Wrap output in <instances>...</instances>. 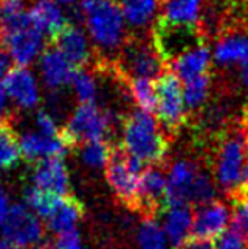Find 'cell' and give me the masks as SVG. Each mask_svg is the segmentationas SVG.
Wrapping results in <instances>:
<instances>
[{"mask_svg":"<svg viewBox=\"0 0 248 249\" xmlns=\"http://www.w3.org/2000/svg\"><path fill=\"white\" fill-rule=\"evenodd\" d=\"M122 142L125 152L142 164L161 166L168 156V139L152 115L136 109L123 119Z\"/></svg>","mask_w":248,"mask_h":249,"instance_id":"6da1fadb","label":"cell"},{"mask_svg":"<svg viewBox=\"0 0 248 249\" xmlns=\"http://www.w3.org/2000/svg\"><path fill=\"white\" fill-rule=\"evenodd\" d=\"M81 15L90 38L100 49L113 52L123 48L125 18L115 0H82Z\"/></svg>","mask_w":248,"mask_h":249,"instance_id":"7a4b0ae2","label":"cell"},{"mask_svg":"<svg viewBox=\"0 0 248 249\" xmlns=\"http://www.w3.org/2000/svg\"><path fill=\"white\" fill-rule=\"evenodd\" d=\"M248 119H244L236 126L223 131L215 155V178L221 189L231 196L242 183L245 150H247Z\"/></svg>","mask_w":248,"mask_h":249,"instance_id":"3957f363","label":"cell"},{"mask_svg":"<svg viewBox=\"0 0 248 249\" xmlns=\"http://www.w3.org/2000/svg\"><path fill=\"white\" fill-rule=\"evenodd\" d=\"M113 123V114L103 112L95 103H81L58 136L67 148L81 147L87 142L101 141Z\"/></svg>","mask_w":248,"mask_h":249,"instance_id":"277c9868","label":"cell"},{"mask_svg":"<svg viewBox=\"0 0 248 249\" xmlns=\"http://www.w3.org/2000/svg\"><path fill=\"white\" fill-rule=\"evenodd\" d=\"M142 162L130 156L125 148L114 145L106 164V180L115 197L128 208H138Z\"/></svg>","mask_w":248,"mask_h":249,"instance_id":"5b68a950","label":"cell"},{"mask_svg":"<svg viewBox=\"0 0 248 249\" xmlns=\"http://www.w3.org/2000/svg\"><path fill=\"white\" fill-rule=\"evenodd\" d=\"M156 115L168 133H177L187 123L184 85L172 70H166L156 81Z\"/></svg>","mask_w":248,"mask_h":249,"instance_id":"8992f818","label":"cell"},{"mask_svg":"<svg viewBox=\"0 0 248 249\" xmlns=\"http://www.w3.org/2000/svg\"><path fill=\"white\" fill-rule=\"evenodd\" d=\"M152 44L165 65H171L185 52L204 44V36L198 25L169 24L158 19L152 29Z\"/></svg>","mask_w":248,"mask_h":249,"instance_id":"52a82bcc","label":"cell"},{"mask_svg":"<svg viewBox=\"0 0 248 249\" xmlns=\"http://www.w3.org/2000/svg\"><path fill=\"white\" fill-rule=\"evenodd\" d=\"M120 54L119 63L115 67L128 81L136 77L153 79L166 71V65L153 48L152 41H146L142 38L127 40Z\"/></svg>","mask_w":248,"mask_h":249,"instance_id":"ba28073f","label":"cell"},{"mask_svg":"<svg viewBox=\"0 0 248 249\" xmlns=\"http://www.w3.org/2000/svg\"><path fill=\"white\" fill-rule=\"evenodd\" d=\"M3 238L16 249H29L43 240V224L29 207L15 204L3 222Z\"/></svg>","mask_w":248,"mask_h":249,"instance_id":"9c48e42d","label":"cell"},{"mask_svg":"<svg viewBox=\"0 0 248 249\" xmlns=\"http://www.w3.org/2000/svg\"><path fill=\"white\" fill-rule=\"evenodd\" d=\"M44 35L43 32L32 22H27L6 34H0V43H2L11 60L18 67H27L37 58L44 46Z\"/></svg>","mask_w":248,"mask_h":249,"instance_id":"30bf717a","label":"cell"},{"mask_svg":"<svg viewBox=\"0 0 248 249\" xmlns=\"http://www.w3.org/2000/svg\"><path fill=\"white\" fill-rule=\"evenodd\" d=\"M166 188L168 177L160 166H150L146 169L141 175L136 212H139L144 218H155V214L160 212V207L165 205Z\"/></svg>","mask_w":248,"mask_h":249,"instance_id":"8fae6325","label":"cell"},{"mask_svg":"<svg viewBox=\"0 0 248 249\" xmlns=\"http://www.w3.org/2000/svg\"><path fill=\"white\" fill-rule=\"evenodd\" d=\"M231 210L223 202H209L201 205L193 218V233L199 238H220L226 232L231 219Z\"/></svg>","mask_w":248,"mask_h":249,"instance_id":"7c38bea8","label":"cell"},{"mask_svg":"<svg viewBox=\"0 0 248 249\" xmlns=\"http://www.w3.org/2000/svg\"><path fill=\"white\" fill-rule=\"evenodd\" d=\"M201 170L196 164L190 161H177L169 170L168 175V188L165 207L172 205H188L191 199V189L196 177Z\"/></svg>","mask_w":248,"mask_h":249,"instance_id":"4fadbf2b","label":"cell"},{"mask_svg":"<svg viewBox=\"0 0 248 249\" xmlns=\"http://www.w3.org/2000/svg\"><path fill=\"white\" fill-rule=\"evenodd\" d=\"M6 96L11 98L19 107L32 109L40 101V91L34 74L25 67H13L2 79Z\"/></svg>","mask_w":248,"mask_h":249,"instance_id":"5bb4252c","label":"cell"},{"mask_svg":"<svg viewBox=\"0 0 248 249\" xmlns=\"http://www.w3.org/2000/svg\"><path fill=\"white\" fill-rule=\"evenodd\" d=\"M68 170L62 156L38 161L32 172V186L60 196V197L68 194Z\"/></svg>","mask_w":248,"mask_h":249,"instance_id":"9a60e30c","label":"cell"},{"mask_svg":"<svg viewBox=\"0 0 248 249\" xmlns=\"http://www.w3.org/2000/svg\"><path fill=\"white\" fill-rule=\"evenodd\" d=\"M41 76L44 84L52 90H58L73 82V77L77 73L75 67L56 46H48L41 55Z\"/></svg>","mask_w":248,"mask_h":249,"instance_id":"2e32d148","label":"cell"},{"mask_svg":"<svg viewBox=\"0 0 248 249\" xmlns=\"http://www.w3.org/2000/svg\"><path fill=\"white\" fill-rule=\"evenodd\" d=\"M52 44L68 58L77 68H86L90 58H92V48L87 40L86 34L77 25L68 24L60 34H58Z\"/></svg>","mask_w":248,"mask_h":249,"instance_id":"e0dca14e","label":"cell"},{"mask_svg":"<svg viewBox=\"0 0 248 249\" xmlns=\"http://www.w3.org/2000/svg\"><path fill=\"white\" fill-rule=\"evenodd\" d=\"M19 145H21V155L30 162L62 156L67 150L60 136H48L40 131H27L19 137Z\"/></svg>","mask_w":248,"mask_h":249,"instance_id":"ac0fdd59","label":"cell"},{"mask_svg":"<svg viewBox=\"0 0 248 249\" xmlns=\"http://www.w3.org/2000/svg\"><path fill=\"white\" fill-rule=\"evenodd\" d=\"M84 214H86V208H84L82 202L76 199L75 196L67 194L58 200L54 212L48 216L46 224L49 231L62 235L65 232L76 231L77 222L84 218Z\"/></svg>","mask_w":248,"mask_h":249,"instance_id":"d6986e66","label":"cell"},{"mask_svg":"<svg viewBox=\"0 0 248 249\" xmlns=\"http://www.w3.org/2000/svg\"><path fill=\"white\" fill-rule=\"evenodd\" d=\"M32 22L52 41L70 24L56 0H38L29 10Z\"/></svg>","mask_w":248,"mask_h":249,"instance_id":"ffe728a7","label":"cell"},{"mask_svg":"<svg viewBox=\"0 0 248 249\" xmlns=\"http://www.w3.org/2000/svg\"><path fill=\"white\" fill-rule=\"evenodd\" d=\"M125 21L136 30H146L158 15L165 0H115Z\"/></svg>","mask_w":248,"mask_h":249,"instance_id":"44dd1931","label":"cell"},{"mask_svg":"<svg viewBox=\"0 0 248 249\" xmlns=\"http://www.w3.org/2000/svg\"><path fill=\"white\" fill-rule=\"evenodd\" d=\"M194 214L188 205L165 207V222L163 229L168 240L174 246H180L188 238V233L193 231Z\"/></svg>","mask_w":248,"mask_h":249,"instance_id":"7402d4cb","label":"cell"},{"mask_svg":"<svg viewBox=\"0 0 248 249\" xmlns=\"http://www.w3.org/2000/svg\"><path fill=\"white\" fill-rule=\"evenodd\" d=\"M209 63H210V54H209L207 46L202 44L185 52V54L180 55L179 58H175L171 63V67L179 79L182 82H185V81L194 79V77H198L201 74L210 73V71H209Z\"/></svg>","mask_w":248,"mask_h":249,"instance_id":"603a6c76","label":"cell"},{"mask_svg":"<svg viewBox=\"0 0 248 249\" xmlns=\"http://www.w3.org/2000/svg\"><path fill=\"white\" fill-rule=\"evenodd\" d=\"M202 0H165L160 21L179 25H196Z\"/></svg>","mask_w":248,"mask_h":249,"instance_id":"cb8c5ba5","label":"cell"},{"mask_svg":"<svg viewBox=\"0 0 248 249\" xmlns=\"http://www.w3.org/2000/svg\"><path fill=\"white\" fill-rule=\"evenodd\" d=\"M21 158V145L8 119L0 117V172L8 170Z\"/></svg>","mask_w":248,"mask_h":249,"instance_id":"d4e9b609","label":"cell"},{"mask_svg":"<svg viewBox=\"0 0 248 249\" xmlns=\"http://www.w3.org/2000/svg\"><path fill=\"white\" fill-rule=\"evenodd\" d=\"M248 58V38L232 35L223 38L215 48V60L221 65L244 63Z\"/></svg>","mask_w":248,"mask_h":249,"instance_id":"484cf974","label":"cell"},{"mask_svg":"<svg viewBox=\"0 0 248 249\" xmlns=\"http://www.w3.org/2000/svg\"><path fill=\"white\" fill-rule=\"evenodd\" d=\"M130 95L139 109L152 114L156 110V82L147 77H136L128 81Z\"/></svg>","mask_w":248,"mask_h":249,"instance_id":"4316f807","label":"cell"},{"mask_svg":"<svg viewBox=\"0 0 248 249\" xmlns=\"http://www.w3.org/2000/svg\"><path fill=\"white\" fill-rule=\"evenodd\" d=\"M139 249H166L168 237L155 218H144L138 229Z\"/></svg>","mask_w":248,"mask_h":249,"instance_id":"83f0119b","label":"cell"},{"mask_svg":"<svg viewBox=\"0 0 248 249\" xmlns=\"http://www.w3.org/2000/svg\"><path fill=\"white\" fill-rule=\"evenodd\" d=\"M24 199H25V204H27V207L32 210V212L38 216H41L44 219H48V216L54 212V208L57 207L58 200L62 197L60 196L52 194V193L43 191V189L37 188V186H30L25 189Z\"/></svg>","mask_w":248,"mask_h":249,"instance_id":"f1b7e54d","label":"cell"},{"mask_svg":"<svg viewBox=\"0 0 248 249\" xmlns=\"http://www.w3.org/2000/svg\"><path fill=\"white\" fill-rule=\"evenodd\" d=\"M184 85V96L188 110H198L207 101L209 89H210V73L201 74L190 81L182 82Z\"/></svg>","mask_w":248,"mask_h":249,"instance_id":"f546056e","label":"cell"},{"mask_svg":"<svg viewBox=\"0 0 248 249\" xmlns=\"http://www.w3.org/2000/svg\"><path fill=\"white\" fill-rule=\"evenodd\" d=\"M113 147L106 141H94L81 145V160L84 164L92 169H101L106 167Z\"/></svg>","mask_w":248,"mask_h":249,"instance_id":"4dcf8cb0","label":"cell"},{"mask_svg":"<svg viewBox=\"0 0 248 249\" xmlns=\"http://www.w3.org/2000/svg\"><path fill=\"white\" fill-rule=\"evenodd\" d=\"M71 85H73L76 98L79 103H95L98 87H96L95 77L90 74L89 71H86L84 68L77 70Z\"/></svg>","mask_w":248,"mask_h":249,"instance_id":"1f68e13d","label":"cell"},{"mask_svg":"<svg viewBox=\"0 0 248 249\" xmlns=\"http://www.w3.org/2000/svg\"><path fill=\"white\" fill-rule=\"evenodd\" d=\"M35 126L40 133L48 136H58V131H60L57 128L54 117L48 110H38L35 114Z\"/></svg>","mask_w":248,"mask_h":249,"instance_id":"d6a6232c","label":"cell"},{"mask_svg":"<svg viewBox=\"0 0 248 249\" xmlns=\"http://www.w3.org/2000/svg\"><path fill=\"white\" fill-rule=\"evenodd\" d=\"M245 248H247V243L244 237L239 232L234 231L232 227L221 235L217 243V249H245Z\"/></svg>","mask_w":248,"mask_h":249,"instance_id":"836d02e7","label":"cell"},{"mask_svg":"<svg viewBox=\"0 0 248 249\" xmlns=\"http://www.w3.org/2000/svg\"><path fill=\"white\" fill-rule=\"evenodd\" d=\"M54 249H86V248L81 243V237L77 231H71L58 235L57 241L54 243Z\"/></svg>","mask_w":248,"mask_h":249,"instance_id":"e575fe53","label":"cell"},{"mask_svg":"<svg viewBox=\"0 0 248 249\" xmlns=\"http://www.w3.org/2000/svg\"><path fill=\"white\" fill-rule=\"evenodd\" d=\"M179 249H217V245H213L212 240L193 237V238H187L179 246Z\"/></svg>","mask_w":248,"mask_h":249,"instance_id":"d590c367","label":"cell"},{"mask_svg":"<svg viewBox=\"0 0 248 249\" xmlns=\"http://www.w3.org/2000/svg\"><path fill=\"white\" fill-rule=\"evenodd\" d=\"M10 70H11V57L5 46L0 43V79H3Z\"/></svg>","mask_w":248,"mask_h":249,"instance_id":"8d00e7d4","label":"cell"},{"mask_svg":"<svg viewBox=\"0 0 248 249\" xmlns=\"http://www.w3.org/2000/svg\"><path fill=\"white\" fill-rule=\"evenodd\" d=\"M8 212H10L8 199H6V194L3 191L2 185H0V226H3L6 216H8Z\"/></svg>","mask_w":248,"mask_h":249,"instance_id":"74e56055","label":"cell"},{"mask_svg":"<svg viewBox=\"0 0 248 249\" xmlns=\"http://www.w3.org/2000/svg\"><path fill=\"white\" fill-rule=\"evenodd\" d=\"M240 79H242V84L248 89V58L244 63H240Z\"/></svg>","mask_w":248,"mask_h":249,"instance_id":"f35d334b","label":"cell"},{"mask_svg":"<svg viewBox=\"0 0 248 249\" xmlns=\"http://www.w3.org/2000/svg\"><path fill=\"white\" fill-rule=\"evenodd\" d=\"M5 104H6V91L3 89V85L0 84V115L5 110Z\"/></svg>","mask_w":248,"mask_h":249,"instance_id":"ab89813d","label":"cell"},{"mask_svg":"<svg viewBox=\"0 0 248 249\" xmlns=\"http://www.w3.org/2000/svg\"><path fill=\"white\" fill-rule=\"evenodd\" d=\"M56 2L62 3V5H73V3L77 2V0H56Z\"/></svg>","mask_w":248,"mask_h":249,"instance_id":"60d3db41","label":"cell"},{"mask_svg":"<svg viewBox=\"0 0 248 249\" xmlns=\"http://www.w3.org/2000/svg\"><path fill=\"white\" fill-rule=\"evenodd\" d=\"M0 16H2V0H0Z\"/></svg>","mask_w":248,"mask_h":249,"instance_id":"b9f144b4","label":"cell"}]
</instances>
